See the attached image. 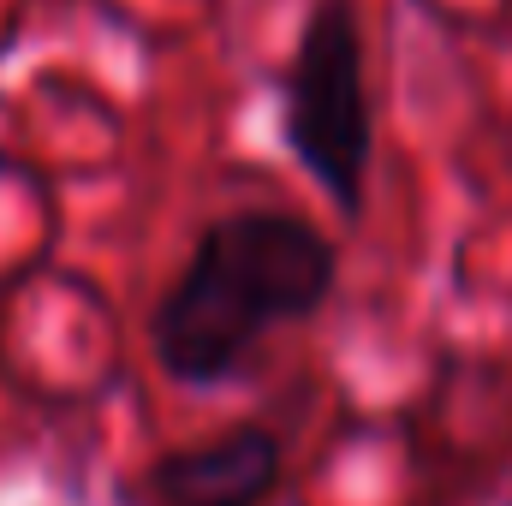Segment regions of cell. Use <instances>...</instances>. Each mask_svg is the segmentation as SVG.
<instances>
[{"label": "cell", "mask_w": 512, "mask_h": 506, "mask_svg": "<svg viewBox=\"0 0 512 506\" xmlns=\"http://www.w3.org/2000/svg\"><path fill=\"white\" fill-rule=\"evenodd\" d=\"M274 126L286 155L316 179V191L346 221H358L376 161V108L364 78V24L352 0H310L280 66Z\"/></svg>", "instance_id": "cell-2"}, {"label": "cell", "mask_w": 512, "mask_h": 506, "mask_svg": "<svg viewBox=\"0 0 512 506\" xmlns=\"http://www.w3.org/2000/svg\"><path fill=\"white\" fill-rule=\"evenodd\" d=\"M340 286L334 239L286 209H233L197 233L179 280L149 316L161 376L179 387H215L292 322H310Z\"/></svg>", "instance_id": "cell-1"}, {"label": "cell", "mask_w": 512, "mask_h": 506, "mask_svg": "<svg viewBox=\"0 0 512 506\" xmlns=\"http://www.w3.org/2000/svg\"><path fill=\"white\" fill-rule=\"evenodd\" d=\"M286 477V447L268 423H233L149 465L161 506H268Z\"/></svg>", "instance_id": "cell-3"}, {"label": "cell", "mask_w": 512, "mask_h": 506, "mask_svg": "<svg viewBox=\"0 0 512 506\" xmlns=\"http://www.w3.org/2000/svg\"><path fill=\"white\" fill-rule=\"evenodd\" d=\"M501 161H507V173H512V120L501 126Z\"/></svg>", "instance_id": "cell-4"}]
</instances>
